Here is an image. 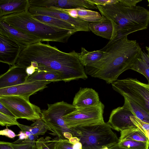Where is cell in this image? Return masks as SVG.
<instances>
[{
  "label": "cell",
  "instance_id": "1",
  "mask_svg": "<svg viewBox=\"0 0 149 149\" xmlns=\"http://www.w3.org/2000/svg\"><path fill=\"white\" fill-rule=\"evenodd\" d=\"M47 42H39L26 46L20 53L16 64L26 68L31 65L36 71L57 72L65 82L87 79L84 67L79 59V53L74 50L65 52Z\"/></svg>",
  "mask_w": 149,
  "mask_h": 149
},
{
  "label": "cell",
  "instance_id": "2",
  "mask_svg": "<svg viewBox=\"0 0 149 149\" xmlns=\"http://www.w3.org/2000/svg\"><path fill=\"white\" fill-rule=\"evenodd\" d=\"M104 52L99 61L85 67L87 74L104 80L108 84L118 79L125 71L130 69L136 59L141 58V48L136 40L127 36L120 38L101 49Z\"/></svg>",
  "mask_w": 149,
  "mask_h": 149
},
{
  "label": "cell",
  "instance_id": "3",
  "mask_svg": "<svg viewBox=\"0 0 149 149\" xmlns=\"http://www.w3.org/2000/svg\"><path fill=\"white\" fill-rule=\"evenodd\" d=\"M97 6L102 15L109 19L118 30L116 40L149 26V10L143 7H126L119 2Z\"/></svg>",
  "mask_w": 149,
  "mask_h": 149
},
{
  "label": "cell",
  "instance_id": "4",
  "mask_svg": "<svg viewBox=\"0 0 149 149\" xmlns=\"http://www.w3.org/2000/svg\"><path fill=\"white\" fill-rule=\"evenodd\" d=\"M0 21L35 37L41 42L65 43L74 33L41 22L36 19L28 10L3 16L0 17Z\"/></svg>",
  "mask_w": 149,
  "mask_h": 149
},
{
  "label": "cell",
  "instance_id": "5",
  "mask_svg": "<svg viewBox=\"0 0 149 149\" xmlns=\"http://www.w3.org/2000/svg\"><path fill=\"white\" fill-rule=\"evenodd\" d=\"M107 122L71 128L77 133L82 149H101L118 143L119 139Z\"/></svg>",
  "mask_w": 149,
  "mask_h": 149
},
{
  "label": "cell",
  "instance_id": "6",
  "mask_svg": "<svg viewBox=\"0 0 149 149\" xmlns=\"http://www.w3.org/2000/svg\"><path fill=\"white\" fill-rule=\"evenodd\" d=\"M48 108L42 111L41 118L50 128L51 131L61 139H69L76 137L75 131L68 129L63 119V116L75 109L72 104L64 101L47 104Z\"/></svg>",
  "mask_w": 149,
  "mask_h": 149
},
{
  "label": "cell",
  "instance_id": "7",
  "mask_svg": "<svg viewBox=\"0 0 149 149\" xmlns=\"http://www.w3.org/2000/svg\"><path fill=\"white\" fill-rule=\"evenodd\" d=\"M111 84L114 90L138 104L149 114V84L132 78L118 79Z\"/></svg>",
  "mask_w": 149,
  "mask_h": 149
},
{
  "label": "cell",
  "instance_id": "8",
  "mask_svg": "<svg viewBox=\"0 0 149 149\" xmlns=\"http://www.w3.org/2000/svg\"><path fill=\"white\" fill-rule=\"evenodd\" d=\"M104 106L101 102L98 105L76 108L72 111L64 115L63 119L69 129L74 127L104 122L103 113Z\"/></svg>",
  "mask_w": 149,
  "mask_h": 149
},
{
  "label": "cell",
  "instance_id": "9",
  "mask_svg": "<svg viewBox=\"0 0 149 149\" xmlns=\"http://www.w3.org/2000/svg\"><path fill=\"white\" fill-rule=\"evenodd\" d=\"M0 102L8 109L17 119L36 120L41 118L42 111L29 100L18 96H0Z\"/></svg>",
  "mask_w": 149,
  "mask_h": 149
},
{
  "label": "cell",
  "instance_id": "10",
  "mask_svg": "<svg viewBox=\"0 0 149 149\" xmlns=\"http://www.w3.org/2000/svg\"><path fill=\"white\" fill-rule=\"evenodd\" d=\"M28 11L33 15H43L65 21L79 31H88L89 22L80 19L74 18L54 7H43L30 5Z\"/></svg>",
  "mask_w": 149,
  "mask_h": 149
},
{
  "label": "cell",
  "instance_id": "11",
  "mask_svg": "<svg viewBox=\"0 0 149 149\" xmlns=\"http://www.w3.org/2000/svg\"><path fill=\"white\" fill-rule=\"evenodd\" d=\"M50 81H39L29 82L12 86L0 88V96H18L27 99L38 91L47 87Z\"/></svg>",
  "mask_w": 149,
  "mask_h": 149
},
{
  "label": "cell",
  "instance_id": "12",
  "mask_svg": "<svg viewBox=\"0 0 149 149\" xmlns=\"http://www.w3.org/2000/svg\"><path fill=\"white\" fill-rule=\"evenodd\" d=\"M25 47L12 39L0 34V62L12 66L15 65Z\"/></svg>",
  "mask_w": 149,
  "mask_h": 149
},
{
  "label": "cell",
  "instance_id": "13",
  "mask_svg": "<svg viewBox=\"0 0 149 149\" xmlns=\"http://www.w3.org/2000/svg\"><path fill=\"white\" fill-rule=\"evenodd\" d=\"M133 116V113L124 106L119 107L112 111L107 123L112 129L121 132L136 126L130 119Z\"/></svg>",
  "mask_w": 149,
  "mask_h": 149
},
{
  "label": "cell",
  "instance_id": "14",
  "mask_svg": "<svg viewBox=\"0 0 149 149\" xmlns=\"http://www.w3.org/2000/svg\"><path fill=\"white\" fill-rule=\"evenodd\" d=\"M29 75L26 68L15 64L12 66L0 77V88H6L26 83Z\"/></svg>",
  "mask_w": 149,
  "mask_h": 149
},
{
  "label": "cell",
  "instance_id": "15",
  "mask_svg": "<svg viewBox=\"0 0 149 149\" xmlns=\"http://www.w3.org/2000/svg\"><path fill=\"white\" fill-rule=\"evenodd\" d=\"M101 19L97 22L89 23L90 31L96 35L109 40L107 44L115 40L118 33L115 30L112 22L108 18L102 15Z\"/></svg>",
  "mask_w": 149,
  "mask_h": 149
},
{
  "label": "cell",
  "instance_id": "16",
  "mask_svg": "<svg viewBox=\"0 0 149 149\" xmlns=\"http://www.w3.org/2000/svg\"><path fill=\"white\" fill-rule=\"evenodd\" d=\"M0 34L12 39L25 46L41 42L35 37L25 33L1 21Z\"/></svg>",
  "mask_w": 149,
  "mask_h": 149
},
{
  "label": "cell",
  "instance_id": "17",
  "mask_svg": "<svg viewBox=\"0 0 149 149\" xmlns=\"http://www.w3.org/2000/svg\"><path fill=\"white\" fill-rule=\"evenodd\" d=\"M101 102L98 93L94 90L80 88L74 98L72 105L76 108L96 106Z\"/></svg>",
  "mask_w": 149,
  "mask_h": 149
},
{
  "label": "cell",
  "instance_id": "18",
  "mask_svg": "<svg viewBox=\"0 0 149 149\" xmlns=\"http://www.w3.org/2000/svg\"><path fill=\"white\" fill-rule=\"evenodd\" d=\"M29 0H0V17L28 10Z\"/></svg>",
  "mask_w": 149,
  "mask_h": 149
},
{
  "label": "cell",
  "instance_id": "19",
  "mask_svg": "<svg viewBox=\"0 0 149 149\" xmlns=\"http://www.w3.org/2000/svg\"><path fill=\"white\" fill-rule=\"evenodd\" d=\"M63 81L60 74L52 70H38L28 78L26 83L39 81Z\"/></svg>",
  "mask_w": 149,
  "mask_h": 149
},
{
  "label": "cell",
  "instance_id": "20",
  "mask_svg": "<svg viewBox=\"0 0 149 149\" xmlns=\"http://www.w3.org/2000/svg\"><path fill=\"white\" fill-rule=\"evenodd\" d=\"M32 15L36 19L46 24L67 30L74 33L78 31L70 24L62 20L45 15Z\"/></svg>",
  "mask_w": 149,
  "mask_h": 149
},
{
  "label": "cell",
  "instance_id": "21",
  "mask_svg": "<svg viewBox=\"0 0 149 149\" xmlns=\"http://www.w3.org/2000/svg\"><path fill=\"white\" fill-rule=\"evenodd\" d=\"M104 52L101 49L88 51L83 47L81 52L79 53V59L81 63L84 66L99 60L102 56Z\"/></svg>",
  "mask_w": 149,
  "mask_h": 149
},
{
  "label": "cell",
  "instance_id": "22",
  "mask_svg": "<svg viewBox=\"0 0 149 149\" xmlns=\"http://www.w3.org/2000/svg\"><path fill=\"white\" fill-rule=\"evenodd\" d=\"M17 126L22 131H28L32 134L37 136L44 134L48 130L51 131L50 128L41 118L36 120L30 126L19 123Z\"/></svg>",
  "mask_w": 149,
  "mask_h": 149
},
{
  "label": "cell",
  "instance_id": "23",
  "mask_svg": "<svg viewBox=\"0 0 149 149\" xmlns=\"http://www.w3.org/2000/svg\"><path fill=\"white\" fill-rule=\"evenodd\" d=\"M123 106L129 109L134 116L142 121L149 123V114L142 107L133 101L124 97Z\"/></svg>",
  "mask_w": 149,
  "mask_h": 149
},
{
  "label": "cell",
  "instance_id": "24",
  "mask_svg": "<svg viewBox=\"0 0 149 149\" xmlns=\"http://www.w3.org/2000/svg\"><path fill=\"white\" fill-rule=\"evenodd\" d=\"M132 140L149 142L145 135L136 126L130 128L120 132L119 140Z\"/></svg>",
  "mask_w": 149,
  "mask_h": 149
},
{
  "label": "cell",
  "instance_id": "25",
  "mask_svg": "<svg viewBox=\"0 0 149 149\" xmlns=\"http://www.w3.org/2000/svg\"><path fill=\"white\" fill-rule=\"evenodd\" d=\"M77 8H84L89 10L97 9V6L91 3L88 0H62V9Z\"/></svg>",
  "mask_w": 149,
  "mask_h": 149
},
{
  "label": "cell",
  "instance_id": "26",
  "mask_svg": "<svg viewBox=\"0 0 149 149\" xmlns=\"http://www.w3.org/2000/svg\"><path fill=\"white\" fill-rule=\"evenodd\" d=\"M77 18L87 22H90L100 20L102 16L97 12L84 8L75 9Z\"/></svg>",
  "mask_w": 149,
  "mask_h": 149
},
{
  "label": "cell",
  "instance_id": "27",
  "mask_svg": "<svg viewBox=\"0 0 149 149\" xmlns=\"http://www.w3.org/2000/svg\"><path fill=\"white\" fill-rule=\"evenodd\" d=\"M120 147L126 149H149V142L132 140L119 141L118 144Z\"/></svg>",
  "mask_w": 149,
  "mask_h": 149
},
{
  "label": "cell",
  "instance_id": "28",
  "mask_svg": "<svg viewBox=\"0 0 149 149\" xmlns=\"http://www.w3.org/2000/svg\"><path fill=\"white\" fill-rule=\"evenodd\" d=\"M130 69L143 75L147 79L149 84V68L146 62L141 57L136 59Z\"/></svg>",
  "mask_w": 149,
  "mask_h": 149
},
{
  "label": "cell",
  "instance_id": "29",
  "mask_svg": "<svg viewBox=\"0 0 149 149\" xmlns=\"http://www.w3.org/2000/svg\"><path fill=\"white\" fill-rule=\"evenodd\" d=\"M14 149H36V141H32L27 139L19 140L18 139L13 143H10Z\"/></svg>",
  "mask_w": 149,
  "mask_h": 149
},
{
  "label": "cell",
  "instance_id": "30",
  "mask_svg": "<svg viewBox=\"0 0 149 149\" xmlns=\"http://www.w3.org/2000/svg\"><path fill=\"white\" fill-rule=\"evenodd\" d=\"M51 138L47 136L45 138L41 137L37 139L36 144L38 149H54L55 139L51 140Z\"/></svg>",
  "mask_w": 149,
  "mask_h": 149
},
{
  "label": "cell",
  "instance_id": "31",
  "mask_svg": "<svg viewBox=\"0 0 149 149\" xmlns=\"http://www.w3.org/2000/svg\"><path fill=\"white\" fill-rule=\"evenodd\" d=\"M15 117L6 115L0 112V125L3 126L17 125L19 123Z\"/></svg>",
  "mask_w": 149,
  "mask_h": 149
},
{
  "label": "cell",
  "instance_id": "32",
  "mask_svg": "<svg viewBox=\"0 0 149 149\" xmlns=\"http://www.w3.org/2000/svg\"><path fill=\"white\" fill-rule=\"evenodd\" d=\"M54 149H73V144L68 139H61L58 137L55 138Z\"/></svg>",
  "mask_w": 149,
  "mask_h": 149
},
{
  "label": "cell",
  "instance_id": "33",
  "mask_svg": "<svg viewBox=\"0 0 149 149\" xmlns=\"http://www.w3.org/2000/svg\"><path fill=\"white\" fill-rule=\"evenodd\" d=\"M130 119L135 126L141 130H149V123L142 121L135 116H131Z\"/></svg>",
  "mask_w": 149,
  "mask_h": 149
},
{
  "label": "cell",
  "instance_id": "34",
  "mask_svg": "<svg viewBox=\"0 0 149 149\" xmlns=\"http://www.w3.org/2000/svg\"><path fill=\"white\" fill-rule=\"evenodd\" d=\"M88 1L96 6H105L107 5L116 4L119 2V0H88Z\"/></svg>",
  "mask_w": 149,
  "mask_h": 149
},
{
  "label": "cell",
  "instance_id": "35",
  "mask_svg": "<svg viewBox=\"0 0 149 149\" xmlns=\"http://www.w3.org/2000/svg\"><path fill=\"white\" fill-rule=\"evenodd\" d=\"M142 1L141 0H119V3L125 6L131 7L136 6L137 3Z\"/></svg>",
  "mask_w": 149,
  "mask_h": 149
},
{
  "label": "cell",
  "instance_id": "36",
  "mask_svg": "<svg viewBox=\"0 0 149 149\" xmlns=\"http://www.w3.org/2000/svg\"><path fill=\"white\" fill-rule=\"evenodd\" d=\"M0 135L5 136L11 139L14 138L16 136H18L12 130L7 128L1 130L0 131Z\"/></svg>",
  "mask_w": 149,
  "mask_h": 149
},
{
  "label": "cell",
  "instance_id": "37",
  "mask_svg": "<svg viewBox=\"0 0 149 149\" xmlns=\"http://www.w3.org/2000/svg\"><path fill=\"white\" fill-rule=\"evenodd\" d=\"M0 112L6 115L15 117L10 110L1 102H0Z\"/></svg>",
  "mask_w": 149,
  "mask_h": 149
},
{
  "label": "cell",
  "instance_id": "38",
  "mask_svg": "<svg viewBox=\"0 0 149 149\" xmlns=\"http://www.w3.org/2000/svg\"><path fill=\"white\" fill-rule=\"evenodd\" d=\"M0 149H14V148L11 146L10 142L1 141Z\"/></svg>",
  "mask_w": 149,
  "mask_h": 149
},
{
  "label": "cell",
  "instance_id": "39",
  "mask_svg": "<svg viewBox=\"0 0 149 149\" xmlns=\"http://www.w3.org/2000/svg\"><path fill=\"white\" fill-rule=\"evenodd\" d=\"M141 57L146 62L149 68V56L145 52L142 51Z\"/></svg>",
  "mask_w": 149,
  "mask_h": 149
},
{
  "label": "cell",
  "instance_id": "40",
  "mask_svg": "<svg viewBox=\"0 0 149 149\" xmlns=\"http://www.w3.org/2000/svg\"><path fill=\"white\" fill-rule=\"evenodd\" d=\"M26 71L27 74L30 76L35 72L36 70L35 67L30 65L26 68Z\"/></svg>",
  "mask_w": 149,
  "mask_h": 149
},
{
  "label": "cell",
  "instance_id": "41",
  "mask_svg": "<svg viewBox=\"0 0 149 149\" xmlns=\"http://www.w3.org/2000/svg\"><path fill=\"white\" fill-rule=\"evenodd\" d=\"M17 136H19L18 139L19 140H25L27 139L28 138V137L25 133L22 130L19 132V134H17Z\"/></svg>",
  "mask_w": 149,
  "mask_h": 149
},
{
  "label": "cell",
  "instance_id": "42",
  "mask_svg": "<svg viewBox=\"0 0 149 149\" xmlns=\"http://www.w3.org/2000/svg\"><path fill=\"white\" fill-rule=\"evenodd\" d=\"M69 140L71 143L73 144L77 142H80V139L76 136L72 137Z\"/></svg>",
  "mask_w": 149,
  "mask_h": 149
},
{
  "label": "cell",
  "instance_id": "43",
  "mask_svg": "<svg viewBox=\"0 0 149 149\" xmlns=\"http://www.w3.org/2000/svg\"><path fill=\"white\" fill-rule=\"evenodd\" d=\"M73 148V149H82V145L81 143L79 142L74 144Z\"/></svg>",
  "mask_w": 149,
  "mask_h": 149
},
{
  "label": "cell",
  "instance_id": "44",
  "mask_svg": "<svg viewBox=\"0 0 149 149\" xmlns=\"http://www.w3.org/2000/svg\"><path fill=\"white\" fill-rule=\"evenodd\" d=\"M108 148L109 149H126L120 147L118 144Z\"/></svg>",
  "mask_w": 149,
  "mask_h": 149
},
{
  "label": "cell",
  "instance_id": "45",
  "mask_svg": "<svg viewBox=\"0 0 149 149\" xmlns=\"http://www.w3.org/2000/svg\"><path fill=\"white\" fill-rule=\"evenodd\" d=\"M141 131L145 135L149 141V130Z\"/></svg>",
  "mask_w": 149,
  "mask_h": 149
},
{
  "label": "cell",
  "instance_id": "46",
  "mask_svg": "<svg viewBox=\"0 0 149 149\" xmlns=\"http://www.w3.org/2000/svg\"><path fill=\"white\" fill-rule=\"evenodd\" d=\"M146 50L147 51L148 55L149 56V46H146Z\"/></svg>",
  "mask_w": 149,
  "mask_h": 149
},
{
  "label": "cell",
  "instance_id": "47",
  "mask_svg": "<svg viewBox=\"0 0 149 149\" xmlns=\"http://www.w3.org/2000/svg\"><path fill=\"white\" fill-rule=\"evenodd\" d=\"M101 149H109L107 147H105L103 148H102Z\"/></svg>",
  "mask_w": 149,
  "mask_h": 149
},
{
  "label": "cell",
  "instance_id": "48",
  "mask_svg": "<svg viewBox=\"0 0 149 149\" xmlns=\"http://www.w3.org/2000/svg\"><path fill=\"white\" fill-rule=\"evenodd\" d=\"M148 1V7H149V0H148L147 1Z\"/></svg>",
  "mask_w": 149,
  "mask_h": 149
},
{
  "label": "cell",
  "instance_id": "49",
  "mask_svg": "<svg viewBox=\"0 0 149 149\" xmlns=\"http://www.w3.org/2000/svg\"><path fill=\"white\" fill-rule=\"evenodd\" d=\"M36 149H38L37 148H36Z\"/></svg>",
  "mask_w": 149,
  "mask_h": 149
}]
</instances>
